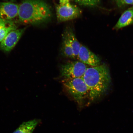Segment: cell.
Masks as SVG:
<instances>
[{
	"label": "cell",
	"mask_w": 133,
	"mask_h": 133,
	"mask_svg": "<svg viewBox=\"0 0 133 133\" xmlns=\"http://www.w3.org/2000/svg\"><path fill=\"white\" fill-rule=\"evenodd\" d=\"M82 78L87 86L90 101L101 97L109 88L111 82L109 71L105 64L88 68Z\"/></svg>",
	"instance_id": "1"
},
{
	"label": "cell",
	"mask_w": 133,
	"mask_h": 133,
	"mask_svg": "<svg viewBox=\"0 0 133 133\" xmlns=\"http://www.w3.org/2000/svg\"><path fill=\"white\" fill-rule=\"evenodd\" d=\"M51 11L47 4L41 0H24L19 5L18 17L24 24H35L49 19Z\"/></svg>",
	"instance_id": "2"
},
{
	"label": "cell",
	"mask_w": 133,
	"mask_h": 133,
	"mask_svg": "<svg viewBox=\"0 0 133 133\" xmlns=\"http://www.w3.org/2000/svg\"><path fill=\"white\" fill-rule=\"evenodd\" d=\"M63 86L79 106L84 104L89 97L87 86L82 77L72 79H63Z\"/></svg>",
	"instance_id": "3"
},
{
	"label": "cell",
	"mask_w": 133,
	"mask_h": 133,
	"mask_svg": "<svg viewBox=\"0 0 133 133\" xmlns=\"http://www.w3.org/2000/svg\"><path fill=\"white\" fill-rule=\"evenodd\" d=\"M88 68L80 61H71L61 65L60 71L64 79H72L82 77Z\"/></svg>",
	"instance_id": "4"
},
{
	"label": "cell",
	"mask_w": 133,
	"mask_h": 133,
	"mask_svg": "<svg viewBox=\"0 0 133 133\" xmlns=\"http://www.w3.org/2000/svg\"><path fill=\"white\" fill-rule=\"evenodd\" d=\"M56 12L58 20L63 22L76 19L81 15L82 12L78 6L69 2L59 3L56 6Z\"/></svg>",
	"instance_id": "5"
},
{
	"label": "cell",
	"mask_w": 133,
	"mask_h": 133,
	"mask_svg": "<svg viewBox=\"0 0 133 133\" xmlns=\"http://www.w3.org/2000/svg\"><path fill=\"white\" fill-rule=\"evenodd\" d=\"M25 30L24 28L10 31L0 44V49L5 52L10 51L17 44Z\"/></svg>",
	"instance_id": "6"
},
{
	"label": "cell",
	"mask_w": 133,
	"mask_h": 133,
	"mask_svg": "<svg viewBox=\"0 0 133 133\" xmlns=\"http://www.w3.org/2000/svg\"><path fill=\"white\" fill-rule=\"evenodd\" d=\"M77 59L85 64L92 66H96L100 65L99 58L85 46L81 45Z\"/></svg>",
	"instance_id": "7"
},
{
	"label": "cell",
	"mask_w": 133,
	"mask_h": 133,
	"mask_svg": "<svg viewBox=\"0 0 133 133\" xmlns=\"http://www.w3.org/2000/svg\"><path fill=\"white\" fill-rule=\"evenodd\" d=\"M19 5L10 2L0 3V18L11 21L18 16Z\"/></svg>",
	"instance_id": "8"
},
{
	"label": "cell",
	"mask_w": 133,
	"mask_h": 133,
	"mask_svg": "<svg viewBox=\"0 0 133 133\" xmlns=\"http://www.w3.org/2000/svg\"><path fill=\"white\" fill-rule=\"evenodd\" d=\"M133 23V6L129 8L123 13L114 26V29H120L132 24Z\"/></svg>",
	"instance_id": "9"
},
{
	"label": "cell",
	"mask_w": 133,
	"mask_h": 133,
	"mask_svg": "<svg viewBox=\"0 0 133 133\" xmlns=\"http://www.w3.org/2000/svg\"><path fill=\"white\" fill-rule=\"evenodd\" d=\"M41 121L34 119L23 122L13 133H32Z\"/></svg>",
	"instance_id": "10"
},
{
	"label": "cell",
	"mask_w": 133,
	"mask_h": 133,
	"mask_svg": "<svg viewBox=\"0 0 133 133\" xmlns=\"http://www.w3.org/2000/svg\"><path fill=\"white\" fill-rule=\"evenodd\" d=\"M65 31L72 48L74 59H77L81 44L78 41L75 36L71 30H67Z\"/></svg>",
	"instance_id": "11"
},
{
	"label": "cell",
	"mask_w": 133,
	"mask_h": 133,
	"mask_svg": "<svg viewBox=\"0 0 133 133\" xmlns=\"http://www.w3.org/2000/svg\"><path fill=\"white\" fill-rule=\"evenodd\" d=\"M61 50L62 54L64 57L74 59L72 48L66 31H65L63 34Z\"/></svg>",
	"instance_id": "12"
},
{
	"label": "cell",
	"mask_w": 133,
	"mask_h": 133,
	"mask_svg": "<svg viewBox=\"0 0 133 133\" xmlns=\"http://www.w3.org/2000/svg\"><path fill=\"white\" fill-rule=\"evenodd\" d=\"M16 29L14 23L0 28V44L10 31Z\"/></svg>",
	"instance_id": "13"
},
{
	"label": "cell",
	"mask_w": 133,
	"mask_h": 133,
	"mask_svg": "<svg viewBox=\"0 0 133 133\" xmlns=\"http://www.w3.org/2000/svg\"><path fill=\"white\" fill-rule=\"evenodd\" d=\"M79 4L88 6H94L99 4L100 0H75Z\"/></svg>",
	"instance_id": "14"
},
{
	"label": "cell",
	"mask_w": 133,
	"mask_h": 133,
	"mask_svg": "<svg viewBox=\"0 0 133 133\" xmlns=\"http://www.w3.org/2000/svg\"><path fill=\"white\" fill-rule=\"evenodd\" d=\"M13 22L11 21H6L0 18V28L4 27V26L8 25L13 24Z\"/></svg>",
	"instance_id": "15"
},
{
	"label": "cell",
	"mask_w": 133,
	"mask_h": 133,
	"mask_svg": "<svg viewBox=\"0 0 133 133\" xmlns=\"http://www.w3.org/2000/svg\"><path fill=\"white\" fill-rule=\"evenodd\" d=\"M117 4L118 6L125 4H133V0H119Z\"/></svg>",
	"instance_id": "16"
},
{
	"label": "cell",
	"mask_w": 133,
	"mask_h": 133,
	"mask_svg": "<svg viewBox=\"0 0 133 133\" xmlns=\"http://www.w3.org/2000/svg\"><path fill=\"white\" fill-rule=\"evenodd\" d=\"M116 2H117V3L118 2H119V0H116Z\"/></svg>",
	"instance_id": "17"
}]
</instances>
